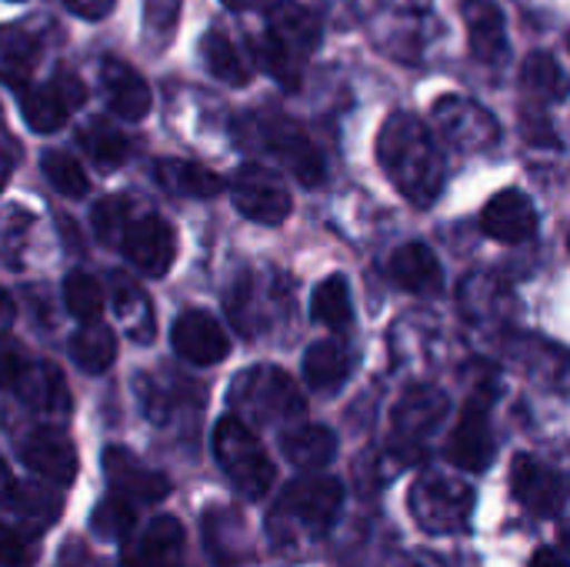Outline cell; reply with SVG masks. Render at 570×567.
Returning a JSON list of instances; mask_svg holds the SVG:
<instances>
[{
    "label": "cell",
    "mask_w": 570,
    "mask_h": 567,
    "mask_svg": "<svg viewBox=\"0 0 570 567\" xmlns=\"http://www.w3.org/2000/svg\"><path fill=\"white\" fill-rule=\"evenodd\" d=\"M120 251H124V257L137 271H144L150 277H160L174 264L177 234H174V227L164 217L144 214V217H134V221L124 224V231H120Z\"/></svg>",
    "instance_id": "13"
},
{
    "label": "cell",
    "mask_w": 570,
    "mask_h": 567,
    "mask_svg": "<svg viewBox=\"0 0 570 567\" xmlns=\"http://www.w3.org/2000/svg\"><path fill=\"white\" fill-rule=\"evenodd\" d=\"M464 23L471 30V50L484 63H501L508 57L504 13L494 0H464Z\"/></svg>",
    "instance_id": "22"
},
{
    "label": "cell",
    "mask_w": 570,
    "mask_h": 567,
    "mask_svg": "<svg viewBox=\"0 0 570 567\" xmlns=\"http://www.w3.org/2000/svg\"><path fill=\"white\" fill-rule=\"evenodd\" d=\"M187 531L177 518L160 515L144 525V531L124 548V567H184Z\"/></svg>",
    "instance_id": "16"
},
{
    "label": "cell",
    "mask_w": 570,
    "mask_h": 567,
    "mask_svg": "<svg viewBox=\"0 0 570 567\" xmlns=\"http://www.w3.org/2000/svg\"><path fill=\"white\" fill-rule=\"evenodd\" d=\"M170 341H174V351L197 364V368H210V364H220L230 351V341L224 334V328L217 324L214 314L207 311H184L177 321H174V331H170Z\"/></svg>",
    "instance_id": "18"
},
{
    "label": "cell",
    "mask_w": 570,
    "mask_h": 567,
    "mask_svg": "<svg viewBox=\"0 0 570 567\" xmlns=\"http://www.w3.org/2000/svg\"><path fill=\"white\" fill-rule=\"evenodd\" d=\"M37 60H40V40L23 23L0 30V80L7 87L30 84Z\"/></svg>",
    "instance_id": "26"
},
{
    "label": "cell",
    "mask_w": 570,
    "mask_h": 567,
    "mask_svg": "<svg viewBox=\"0 0 570 567\" xmlns=\"http://www.w3.org/2000/svg\"><path fill=\"white\" fill-rule=\"evenodd\" d=\"M124 224H127V201L124 197H107L94 207V231L100 241H117Z\"/></svg>",
    "instance_id": "39"
},
{
    "label": "cell",
    "mask_w": 570,
    "mask_h": 567,
    "mask_svg": "<svg viewBox=\"0 0 570 567\" xmlns=\"http://www.w3.org/2000/svg\"><path fill=\"white\" fill-rule=\"evenodd\" d=\"M407 508L424 531L451 535L468 525L474 511V491L454 475H424L411 488Z\"/></svg>",
    "instance_id": "8"
},
{
    "label": "cell",
    "mask_w": 570,
    "mask_h": 567,
    "mask_svg": "<svg viewBox=\"0 0 570 567\" xmlns=\"http://www.w3.org/2000/svg\"><path fill=\"white\" fill-rule=\"evenodd\" d=\"M20 461L53 488H63L77 478V448L57 428H37L20 444Z\"/></svg>",
    "instance_id": "19"
},
{
    "label": "cell",
    "mask_w": 570,
    "mask_h": 567,
    "mask_svg": "<svg viewBox=\"0 0 570 567\" xmlns=\"http://www.w3.org/2000/svg\"><path fill=\"white\" fill-rule=\"evenodd\" d=\"M77 17H83V20H100V17H107L110 10H114V3L117 0H63Z\"/></svg>",
    "instance_id": "41"
},
{
    "label": "cell",
    "mask_w": 570,
    "mask_h": 567,
    "mask_svg": "<svg viewBox=\"0 0 570 567\" xmlns=\"http://www.w3.org/2000/svg\"><path fill=\"white\" fill-rule=\"evenodd\" d=\"M100 87L107 97V107L124 120H144L150 110V87L147 80L124 60L107 57L100 63Z\"/></svg>",
    "instance_id": "21"
},
{
    "label": "cell",
    "mask_w": 570,
    "mask_h": 567,
    "mask_svg": "<svg viewBox=\"0 0 570 567\" xmlns=\"http://www.w3.org/2000/svg\"><path fill=\"white\" fill-rule=\"evenodd\" d=\"M524 80H528L531 90H538L544 97H564V74H561V67L548 53H534L528 60Z\"/></svg>",
    "instance_id": "38"
},
{
    "label": "cell",
    "mask_w": 570,
    "mask_h": 567,
    "mask_svg": "<svg viewBox=\"0 0 570 567\" xmlns=\"http://www.w3.org/2000/svg\"><path fill=\"white\" fill-rule=\"evenodd\" d=\"M387 274L397 287L411 291V294H434L441 291V264L434 257V251L428 244H404L391 254Z\"/></svg>",
    "instance_id": "23"
},
{
    "label": "cell",
    "mask_w": 570,
    "mask_h": 567,
    "mask_svg": "<svg viewBox=\"0 0 570 567\" xmlns=\"http://www.w3.org/2000/svg\"><path fill=\"white\" fill-rule=\"evenodd\" d=\"M63 304L77 321H97L104 314V291L90 274L73 271L63 281Z\"/></svg>",
    "instance_id": "35"
},
{
    "label": "cell",
    "mask_w": 570,
    "mask_h": 567,
    "mask_svg": "<svg viewBox=\"0 0 570 567\" xmlns=\"http://www.w3.org/2000/svg\"><path fill=\"white\" fill-rule=\"evenodd\" d=\"M511 491H514L518 505L524 511L538 515V518H554L564 508V478L551 465H544V461H538L531 454L514 458V465H511Z\"/></svg>",
    "instance_id": "15"
},
{
    "label": "cell",
    "mask_w": 570,
    "mask_h": 567,
    "mask_svg": "<svg viewBox=\"0 0 570 567\" xmlns=\"http://www.w3.org/2000/svg\"><path fill=\"white\" fill-rule=\"evenodd\" d=\"M37 558L40 551L30 535L0 521V567H37Z\"/></svg>",
    "instance_id": "37"
},
{
    "label": "cell",
    "mask_w": 570,
    "mask_h": 567,
    "mask_svg": "<svg viewBox=\"0 0 570 567\" xmlns=\"http://www.w3.org/2000/svg\"><path fill=\"white\" fill-rule=\"evenodd\" d=\"M448 414V394L438 388H414L401 398L391 421V448L401 461H417L428 451L431 434Z\"/></svg>",
    "instance_id": "9"
},
{
    "label": "cell",
    "mask_w": 570,
    "mask_h": 567,
    "mask_svg": "<svg viewBox=\"0 0 570 567\" xmlns=\"http://www.w3.org/2000/svg\"><path fill=\"white\" fill-rule=\"evenodd\" d=\"M3 505H10L23 521H30V528H50L63 511V501L47 485H17L13 481Z\"/></svg>",
    "instance_id": "32"
},
{
    "label": "cell",
    "mask_w": 570,
    "mask_h": 567,
    "mask_svg": "<svg viewBox=\"0 0 570 567\" xmlns=\"http://www.w3.org/2000/svg\"><path fill=\"white\" fill-rule=\"evenodd\" d=\"M174 20H177V0H147V30L174 33Z\"/></svg>",
    "instance_id": "40"
},
{
    "label": "cell",
    "mask_w": 570,
    "mask_h": 567,
    "mask_svg": "<svg viewBox=\"0 0 570 567\" xmlns=\"http://www.w3.org/2000/svg\"><path fill=\"white\" fill-rule=\"evenodd\" d=\"M154 177H157V184L167 194H177V197H217L224 190V177L220 174H214L204 164L177 160V157L160 160L154 167Z\"/></svg>",
    "instance_id": "25"
},
{
    "label": "cell",
    "mask_w": 570,
    "mask_h": 567,
    "mask_svg": "<svg viewBox=\"0 0 570 567\" xmlns=\"http://www.w3.org/2000/svg\"><path fill=\"white\" fill-rule=\"evenodd\" d=\"M200 53H204V63L207 70L224 80V84H234V87H244L247 77H250V63L247 57L234 47L230 37H224L220 30H207L204 40H200Z\"/></svg>",
    "instance_id": "31"
},
{
    "label": "cell",
    "mask_w": 570,
    "mask_h": 567,
    "mask_svg": "<svg viewBox=\"0 0 570 567\" xmlns=\"http://www.w3.org/2000/svg\"><path fill=\"white\" fill-rule=\"evenodd\" d=\"M3 180H7V170L0 167V190H3Z\"/></svg>",
    "instance_id": "46"
},
{
    "label": "cell",
    "mask_w": 570,
    "mask_h": 567,
    "mask_svg": "<svg viewBox=\"0 0 570 567\" xmlns=\"http://www.w3.org/2000/svg\"><path fill=\"white\" fill-rule=\"evenodd\" d=\"M43 174L53 184V190H60L67 197H83L87 187H90L83 167L70 154H63V150H47L43 154Z\"/></svg>",
    "instance_id": "36"
},
{
    "label": "cell",
    "mask_w": 570,
    "mask_h": 567,
    "mask_svg": "<svg viewBox=\"0 0 570 567\" xmlns=\"http://www.w3.org/2000/svg\"><path fill=\"white\" fill-rule=\"evenodd\" d=\"M134 525H137L134 501H127V498H120V495H114V491H110V495L94 508V515H90V531H94L100 541H124V538H130Z\"/></svg>",
    "instance_id": "34"
},
{
    "label": "cell",
    "mask_w": 570,
    "mask_h": 567,
    "mask_svg": "<svg viewBox=\"0 0 570 567\" xmlns=\"http://www.w3.org/2000/svg\"><path fill=\"white\" fill-rule=\"evenodd\" d=\"M230 197L234 207L257 224H281L294 207L284 180L264 164H244L230 180Z\"/></svg>",
    "instance_id": "10"
},
{
    "label": "cell",
    "mask_w": 570,
    "mask_h": 567,
    "mask_svg": "<svg viewBox=\"0 0 570 567\" xmlns=\"http://www.w3.org/2000/svg\"><path fill=\"white\" fill-rule=\"evenodd\" d=\"M321 43V20L314 10H307L297 0H281L274 3L267 17V33L257 40V60L261 67L281 80L287 90L301 84L307 57Z\"/></svg>",
    "instance_id": "3"
},
{
    "label": "cell",
    "mask_w": 570,
    "mask_h": 567,
    "mask_svg": "<svg viewBox=\"0 0 570 567\" xmlns=\"http://www.w3.org/2000/svg\"><path fill=\"white\" fill-rule=\"evenodd\" d=\"M70 358L87 371V374H100L114 364L117 358V338L107 324L97 321H83V328L70 338Z\"/></svg>",
    "instance_id": "29"
},
{
    "label": "cell",
    "mask_w": 570,
    "mask_h": 567,
    "mask_svg": "<svg viewBox=\"0 0 570 567\" xmlns=\"http://www.w3.org/2000/svg\"><path fill=\"white\" fill-rule=\"evenodd\" d=\"M234 535H244V521L234 511H210L204 518V545L207 555L217 567H234L247 558V545L244 538L234 541Z\"/></svg>",
    "instance_id": "28"
},
{
    "label": "cell",
    "mask_w": 570,
    "mask_h": 567,
    "mask_svg": "<svg viewBox=\"0 0 570 567\" xmlns=\"http://www.w3.org/2000/svg\"><path fill=\"white\" fill-rule=\"evenodd\" d=\"M351 374V354L337 341H317L304 354V381L314 391H337Z\"/></svg>",
    "instance_id": "27"
},
{
    "label": "cell",
    "mask_w": 570,
    "mask_h": 567,
    "mask_svg": "<svg viewBox=\"0 0 570 567\" xmlns=\"http://www.w3.org/2000/svg\"><path fill=\"white\" fill-rule=\"evenodd\" d=\"M341 505H344V485L337 478L304 475L281 491L267 518V531L274 545L291 548V551L317 545L334 528Z\"/></svg>",
    "instance_id": "2"
},
{
    "label": "cell",
    "mask_w": 570,
    "mask_h": 567,
    "mask_svg": "<svg viewBox=\"0 0 570 567\" xmlns=\"http://www.w3.org/2000/svg\"><path fill=\"white\" fill-rule=\"evenodd\" d=\"M531 567H568V561L558 548H538L531 558Z\"/></svg>",
    "instance_id": "42"
},
{
    "label": "cell",
    "mask_w": 570,
    "mask_h": 567,
    "mask_svg": "<svg viewBox=\"0 0 570 567\" xmlns=\"http://www.w3.org/2000/svg\"><path fill=\"white\" fill-rule=\"evenodd\" d=\"M481 231L501 244H524L538 234V211L528 194L521 190H501L488 201L481 214Z\"/></svg>",
    "instance_id": "20"
},
{
    "label": "cell",
    "mask_w": 570,
    "mask_h": 567,
    "mask_svg": "<svg viewBox=\"0 0 570 567\" xmlns=\"http://www.w3.org/2000/svg\"><path fill=\"white\" fill-rule=\"evenodd\" d=\"M13 317V304H10V297L0 291V321H10Z\"/></svg>",
    "instance_id": "44"
},
{
    "label": "cell",
    "mask_w": 570,
    "mask_h": 567,
    "mask_svg": "<svg viewBox=\"0 0 570 567\" xmlns=\"http://www.w3.org/2000/svg\"><path fill=\"white\" fill-rule=\"evenodd\" d=\"M227 7H234V10H247V7H254V3H261V0H224Z\"/></svg>",
    "instance_id": "45"
},
{
    "label": "cell",
    "mask_w": 570,
    "mask_h": 567,
    "mask_svg": "<svg viewBox=\"0 0 570 567\" xmlns=\"http://www.w3.org/2000/svg\"><path fill=\"white\" fill-rule=\"evenodd\" d=\"M77 140L90 154V160L100 164L104 170H114L130 157V137L104 117H94L90 124H83Z\"/></svg>",
    "instance_id": "30"
},
{
    "label": "cell",
    "mask_w": 570,
    "mask_h": 567,
    "mask_svg": "<svg viewBox=\"0 0 570 567\" xmlns=\"http://www.w3.org/2000/svg\"><path fill=\"white\" fill-rule=\"evenodd\" d=\"M434 117L444 130V137H451L454 147L461 150H484L498 140V120L474 100L464 97H441L434 104Z\"/></svg>",
    "instance_id": "17"
},
{
    "label": "cell",
    "mask_w": 570,
    "mask_h": 567,
    "mask_svg": "<svg viewBox=\"0 0 570 567\" xmlns=\"http://www.w3.org/2000/svg\"><path fill=\"white\" fill-rule=\"evenodd\" d=\"M377 157L387 177L394 180V187L411 204L428 207L438 201L444 187V164L431 130L417 117L404 110L391 114L377 137Z\"/></svg>",
    "instance_id": "1"
},
{
    "label": "cell",
    "mask_w": 570,
    "mask_h": 567,
    "mask_svg": "<svg viewBox=\"0 0 570 567\" xmlns=\"http://www.w3.org/2000/svg\"><path fill=\"white\" fill-rule=\"evenodd\" d=\"M311 317L334 328V331H344L354 317V307H351V291H347V281L341 274H331L324 277L317 287H314V297H311Z\"/></svg>",
    "instance_id": "33"
},
{
    "label": "cell",
    "mask_w": 570,
    "mask_h": 567,
    "mask_svg": "<svg viewBox=\"0 0 570 567\" xmlns=\"http://www.w3.org/2000/svg\"><path fill=\"white\" fill-rule=\"evenodd\" d=\"M104 478L114 495L134 505H157L170 495V481L160 471L147 468L134 451L117 448V444L104 451Z\"/></svg>",
    "instance_id": "14"
},
{
    "label": "cell",
    "mask_w": 570,
    "mask_h": 567,
    "mask_svg": "<svg viewBox=\"0 0 570 567\" xmlns=\"http://www.w3.org/2000/svg\"><path fill=\"white\" fill-rule=\"evenodd\" d=\"M0 384L40 414H67L70 394L50 361H33L17 344H0Z\"/></svg>",
    "instance_id": "7"
},
{
    "label": "cell",
    "mask_w": 570,
    "mask_h": 567,
    "mask_svg": "<svg viewBox=\"0 0 570 567\" xmlns=\"http://www.w3.org/2000/svg\"><path fill=\"white\" fill-rule=\"evenodd\" d=\"M284 458L301 471H321L337 454V434L324 424H297L281 438Z\"/></svg>",
    "instance_id": "24"
},
{
    "label": "cell",
    "mask_w": 570,
    "mask_h": 567,
    "mask_svg": "<svg viewBox=\"0 0 570 567\" xmlns=\"http://www.w3.org/2000/svg\"><path fill=\"white\" fill-rule=\"evenodd\" d=\"M10 488H13V475H10V468H7V461L0 458V505L7 501V495H10Z\"/></svg>",
    "instance_id": "43"
},
{
    "label": "cell",
    "mask_w": 570,
    "mask_h": 567,
    "mask_svg": "<svg viewBox=\"0 0 570 567\" xmlns=\"http://www.w3.org/2000/svg\"><path fill=\"white\" fill-rule=\"evenodd\" d=\"M20 90V114L37 134H53L63 127L67 114L87 97L83 84L73 74H57L50 84H23Z\"/></svg>",
    "instance_id": "11"
},
{
    "label": "cell",
    "mask_w": 570,
    "mask_h": 567,
    "mask_svg": "<svg viewBox=\"0 0 570 567\" xmlns=\"http://www.w3.org/2000/svg\"><path fill=\"white\" fill-rule=\"evenodd\" d=\"M237 137L247 147H257L264 154H271L281 167H287L304 187H317L324 184V160L321 150L311 144V137L304 134V127L284 114L274 110H257V114H244L237 120Z\"/></svg>",
    "instance_id": "4"
},
{
    "label": "cell",
    "mask_w": 570,
    "mask_h": 567,
    "mask_svg": "<svg viewBox=\"0 0 570 567\" xmlns=\"http://www.w3.org/2000/svg\"><path fill=\"white\" fill-rule=\"evenodd\" d=\"M230 404L240 421L254 424H291L307 414V401L297 381L271 364L237 374L230 388Z\"/></svg>",
    "instance_id": "5"
},
{
    "label": "cell",
    "mask_w": 570,
    "mask_h": 567,
    "mask_svg": "<svg viewBox=\"0 0 570 567\" xmlns=\"http://www.w3.org/2000/svg\"><path fill=\"white\" fill-rule=\"evenodd\" d=\"M444 454H448V461L454 468L471 471V475H481V471L491 468V461L498 454V444H494V431H491V414H488V398L484 394L468 401L458 428L448 438Z\"/></svg>",
    "instance_id": "12"
},
{
    "label": "cell",
    "mask_w": 570,
    "mask_h": 567,
    "mask_svg": "<svg viewBox=\"0 0 570 567\" xmlns=\"http://www.w3.org/2000/svg\"><path fill=\"white\" fill-rule=\"evenodd\" d=\"M214 458H217L220 471L227 475V481L244 498L261 501L274 488L277 468H274L267 448L261 444V438L237 414H227V418L217 421V428H214Z\"/></svg>",
    "instance_id": "6"
}]
</instances>
